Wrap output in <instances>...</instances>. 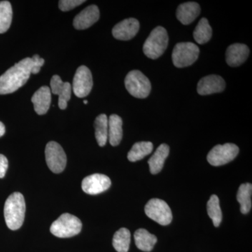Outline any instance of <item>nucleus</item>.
I'll use <instances>...</instances> for the list:
<instances>
[{"instance_id": "obj_1", "label": "nucleus", "mask_w": 252, "mask_h": 252, "mask_svg": "<svg viewBox=\"0 0 252 252\" xmlns=\"http://www.w3.org/2000/svg\"><path fill=\"white\" fill-rule=\"evenodd\" d=\"M33 61L26 58L0 76V94H12L26 84L31 77Z\"/></svg>"}, {"instance_id": "obj_2", "label": "nucleus", "mask_w": 252, "mask_h": 252, "mask_svg": "<svg viewBox=\"0 0 252 252\" xmlns=\"http://www.w3.org/2000/svg\"><path fill=\"white\" fill-rule=\"evenodd\" d=\"M26 213V202L23 194L15 192L9 195L4 204L5 221L9 229L16 230L22 226Z\"/></svg>"}, {"instance_id": "obj_3", "label": "nucleus", "mask_w": 252, "mask_h": 252, "mask_svg": "<svg viewBox=\"0 0 252 252\" xmlns=\"http://www.w3.org/2000/svg\"><path fill=\"white\" fill-rule=\"evenodd\" d=\"M168 41L169 36L166 30L161 26L156 28L144 42V54L150 59H158L166 50Z\"/></svg>"}, {"instance_id": "obj_4", "label": "nucleus", "mask_w": 252, "mask_h": 252, "mask_svg": "<svg viewBox=\"0 0 252 252\" xmlns=\"http://www.w3.org/2000/svg\"><path fill=\"white\" fill-rule=\"evenodd\" d=\"M81 228L82 223L79 218L71 214L64 213L51 224L50 230L58 238H67L79 234Z\"/></svg>"}, {"instance_id": "obj_5", "label": "nucleus", "mask_w": 252, "mask_h": 252, "mask_svg": "<svg viewBox=\"0 0 252 252\" xmlns=\"http://www.w3.org/2000/svg\"><path fill=\"white\" fill-rule=\"evenodd\" d=\"M200 49L192 42H180L176 44L172 51L174 65L179 68L188 67L198 59Z\"/></svg>"}, {"instance_id": "obj_6", "label": "nucleus", "mask_w": 252, "mask_h": 252, "mask_svg": "<svg viewBox=\"0 0 252 252\" xmlns=\"http://www.w3.org/2000/svg\"><path fill=\"white\" fill-rule=\"evenodd\" d=\"M125 86L129 94L137 98H146L152 90L150 81L139 70H132L127 74Z\"/></svg>"}, {"instance_id": "obj_7", "label": "nucleus", "mask_w": 252, "mask_h": 252, "mask_svg": "<svg viewBox=\"0 0 252 252\" xmlns=\"http://www.w3.org/2000/svg\"><path fill=\"white\" fill-rule=\"evenodd\" d=\"M149 218L162 225L170 224L172 220L171 209L166 202L161 199L153 198L146 205L144 208Z\"/></svg>"}, {"instance_id": "obj_8", "label": "nucleus", "mask_w": 252, "mask_h": 252, "mask_svg": "<svg viewBox=\"0 0 252 252\" xmlns=\"http://www.w3.org/2000/svg\"><path fill=\"white\" fill-rule=\"evenodd\" d=\"M238 154V147L234 144H219L209 152L207 161L213 166H220L234 160Z\"/></svg>"}, {"instance_id": "obj_9", "label": "nucleus", "mask_w": 252, "mask_h": 252, "mask_svg": "<svg viewBox=\"0 0 252 252\" xmlns=\"http://www.w3.org/2000/svg\"><path fill=\"white\" fill-rule=\"evenodd\" d=\"M46 162L54 173L63 172L67 164V157L63 147L56 142H49L45 149Z\"/></svg>"}, {"instance_id": "obj_10", "label": "nucleus", "mask_w": 252, "mask_h": 252, "mask_svg": "<svg viewBox=\"0 0 252 252\" xmlns=\"http://www.w3.org/2000/svg\"><path fill=\"white\" fill-rule=\"evenodd\" d=\"M94 82L90 69L86 66H80L73 79L72 89L74 94L80 98L85 97L90 94Z\"/></svg>"}, {"instance_id": "obj_11", "label": "nucleus", "mask_w": 252, "mask_h": 252, "mask_svg": "<svg viewBox=\"0 0 252 252\" xmlns=\"http://www.w3.org/2000/svg\"><path fill=\"white\" fill-rule=\"evenodd\" d=\"M112 185L109 177L102 174H94L85 177L81 183V188L86 193L97 195L105 191Z\"/></svg>"}, {"instance_id": "obj_12", "label": "nucleus", "mask_w": 252, "mask_h": 252, "mask_svg": "<svg viewBox=\"0 0 252 252\" xmlns=\"http://www.w3.org/2000/svg\"><path fill=\"white\" fill-rule=\"evenodd\" d=\"M140 30V23L133 18H127L118 23L112 30V34L119 40L127 41L132 39Z\"/></svg>"}, {"instance_id": "obj_13", "label": "nucleus", "mask_w": 252, "mask_h": 252, "mask_svg": "<svg viewBox=\"0 0 252 252\" xmlns=\"http://www.w3.org/2000/svg\"><path fill=\"white\" fill-rule=\"evenodd\" d=\"M225 88L224 79L220 76L212 74L202 78L199 81L197 91L201 95H207L222 92Z\"/></svg>"}, {"instance_id": "obj_14", "label": "nucleus", "mask_w": 252, "mask_h": 252, "mask_svg": "<svg viewBox=\"0 0 252 252\" xmlns=\"http://www.w3.org/2000/svg\"><path fill=\"white\" fill-rule=\"evenodd\" d=\"M51 91L59 97V107L61 109H65L67 102L70 99L72 86L69 82H63L59 75L53 76L51 80Z\"/></svg>"}, {"instance_id": "obj_15", "label": "nucleus", "mask_w": 252, "mask_h": 252, "mask_svg": "<svg viewBox=\"0 0 252 252\" xmlns=\"http://www.w3.org/2000/svg\"><path fill=\"white\" fill-rule=\"evenodd\" d=\"M99 18L98 7L94 4L90 5L76 16L73 25L76 29L82 31L90 28L98 21Z\"/></svg>"}, {"instance_id": "obj_16", "label": "nucleus", "mask_w": 252, "mask_h": 252, "mask_svg": "<svg viewBox=\"0 0 252 252\" xmlns=\"http://www.w3.org/2000/svg\"><path fill=\"white\" fill-rule=\"evenodd\" d=\"M250 49L243 44H232L228 46L225 52V61L230 67H238L248 59Z\"/></svg>"}, {"instance_id": "obj_17", "label": "nucleus", "mask_w": 252, "mask_h": 252, "mask_svg": "<svg viewBox=\"0 0 252 252\" xmlns=\"http://www.w3.org/2000/svg\"><path fill=\"white\" fill-rule=\"evenodd\" d=\"M34 111L39 115L46 114L51 103V91L48 86H42L34 93L31 99Z\"/></svg>"}, {"instance_id": "obj_18", "label": "nucleus", "mask_w": 252, "mask_h": 252, "mask_svg": "<svg viewBox=\"0 0 252 252\" xmlns=\"http://www.w3.org/2000/svg\"><path fill=\"white\" fill-rule=\"evenodd\" d=\"M200 13V5L194 1H189L178 6L176 16L182 24L187 26L195 21Z\"/></svg>"}, {"instance_id": "obj_19", "label": "nucleus", "mask_w": 252, "mask_h": 252, "mask_svg": "<svg viewBox=\"0 0 252 252\" xmlns=\"http://www.w3.org/2000/svg\"><path fill=\"white\" fill-rule=\"evenodd\" d=\"M170 153V147L166 144H162L158 147L154 155L149 159L148 163L151 173L157 175L161 171L165 160Z\"/></svg>"}, {"instance_id": "obj_20", "label": "nucleus", "mask_w": 252, "mask_h": 252, "mask_svg": "<svg viewBox=\"0 0 252 252\" xmlns=\"http://www.w3.org/2000/svg\"><path fill=\"white\" fill-rule=\"evenodd\" d=\"M123 121L117 114H112L108 119V138L113 147L119 145L123 137Z\"/></svg>"}, {"instance_id": "obj_21", "label": "nucleus", "mask_w": 252, "mask_h": 252, "mask_svg": "<svg viewBox=\"0 0 252 252\" xmlns=\"http://www.w3.org/2000/svg\"><path fill=\"white\" fill-rule=\"evenodd\" d=\"M134 238L137 248L142 251L147 252L152 251L158 241L156 235L151 234L148 230L144 228L136 230Z\"/></svg>"}, {"instance_id": "obj_22", "label": "nucleus", "mask_w": 252, "mask_h": 252, "mask_svg": "<svg viewBox=\"0 0 252 252\" xmlns=\"http://www.w3.org/2000/svg\"><path fill=\"white\" fill-rule=\"evenodd\" d=\"M94 134L99 147H104L108 140V118L106 114H100L94 121Z\"/></svg>"}, {"instance_id": "obj_23", "label": "nucleus", "mask_w": 252, "mask_h": 252, "mask_svg": "<svg viewBox=\"0 0 252 252\" xmlns=\"http://www.w3.org/2000/svg\"><path fill=\"white\" fill-rule=\"evenodd\" d=\"M252 193L251 184H243L239 187L238 194H237V200L240 204V211L244 215H246L251 210Z\"/></svg>"}, {"instance_id": "obj_24", "label": "nucleus", "mask_w": 252, "mask_h": 252, "mask_svg": "<svg viewBox=\"0 0 252 252\" xmlns=\"http://www.w3.org/2000/svg\"><path fill=\"white\" fill-rule=\"evenodd\" d=\"M154 145L151 142H139L132 146L127 154V159L130 162L142 160L153 152Z\"/></svg>"}, {"instance_id": "obj_25", "label": "nucleus", "mask_w": 252, "mask_h": 252, "mask_svg": "<svg viewBox=\"0 0 252 252\" xmlns=\"http://www.w3.org/2000/svg\"><path fill=\"white\" fill-rule=\"evenodd\" d=\"M130 230L122 228L116 232L113 238V247L118 252H127L130 248Z\"/></svg>"}, {"instance_id": "obj_26", "label": "nucleus", "mask_w": 252, "mask_h": 252, "mask_svg": "<svg viewBox=\"0 0 252 252\" xmlns=\"http://www.w3.org/2000/svg\"><path fill=\"white\" fill-rule=\"evenodd\" d=\"M212 36V29L208 21L207 18H201L193 32L194 39L199 44H204L211 39Z\"/></svg>"}, {"instance_id": "obj_27", "label": "nucleus", "mask_w": 252, "mask_h": 252, "mask_svg": "<svg viewBox=\"0 0 252 252\" xmlns=\"http://www.w3.org/2000/svg\"><path fill=\"white\" fill-rule=\"evenodd\" d=\"M13 11L9 1H0V34L9 29L12 21Z\"/></svg>"}, {"instance_id": "obj_28", "label": "nucleus", "mask_w": 252, "mask_h": 252, "mask_svg": "<svg viewBox=\"0 0 252 252\" xmlns=\"http://www.w3.org/2000/svg\"><path fill=\"white\" fill-rule=\"evenodd\" d=\"M207 213L213 221L215 227L220 226L222 220V212L220 210V199L216 195H212L207 205Z\"/></svg>"}, {"instance_id": "obj_29", "label": "nucleus", "mask_w": 252, "mask_h": 252, "mask_svg": "<svg viewBox=\"0 0 252 252\" xmlns=\"http://www.w3.org/2000/svg\"><path fill=\"white\" fill-rule=\"evenodd\" d=\"M84 2V0H61L59 1V6L61 11H68Z\"/></svg>"}, {"instance_id": "obj_30", "label": "nucleus", "mask_w": 252, "mask_h": 252, "mask_svg": "<svg viewBox=\"0 0 252 252\" xmlns=\"http://www.w3.org/2000/svg\"><path fill=\"white\" fill-rule=\"evenodd\" d=\"M32 60L33 64H34L32 69V74H38V73L40 72L41 67L44 65L45 61H44V59H41L39 55H34L32 58Z\"/></svg>"}, {"instance_id": "obj_31", "label": "nucleus", "mask_w": 252, "mask_h": 252, "mask_svg": "<svg viewBox=\"0 0 252 252\" xmlns=\"http://www.w3.org/2000/svg\"><path fill=\"white\" fill-rule=\"evenodd\" d=\"M8 160L6 157L3 154H0V179L4 177L6 172L7 171Z\"/></svg>"}, {"instance_id": "obj_32", "label": "nucleus", "mask_w": 252, "mask_h": 252, "mask_svg": "<svg viewBox=\"0 0 252 252\" xmlns=\"http://www.w3.org/2000/svg\"><path fill=\"white\" fill-rule=\"evenodd\" d=\"M5 131H6V129H5L4 124L0 122V137L4 135Z\"/></svg>"}, {"instance_id": "obj_33", "label": "nucleus", "mask_w": 252, "mask_h": 252, "mask_svg": "<svg viewBox=\"0 0 252 252\" xmlns=\"http://www.w3.org/2000/svg\"><path fill=\"white\" fill-rule=\"evenodd\" d=\"M84 103L85 104H87L88 103V101L86 100V99H85V100H84Z\"/></svg>"}]
</instances>
